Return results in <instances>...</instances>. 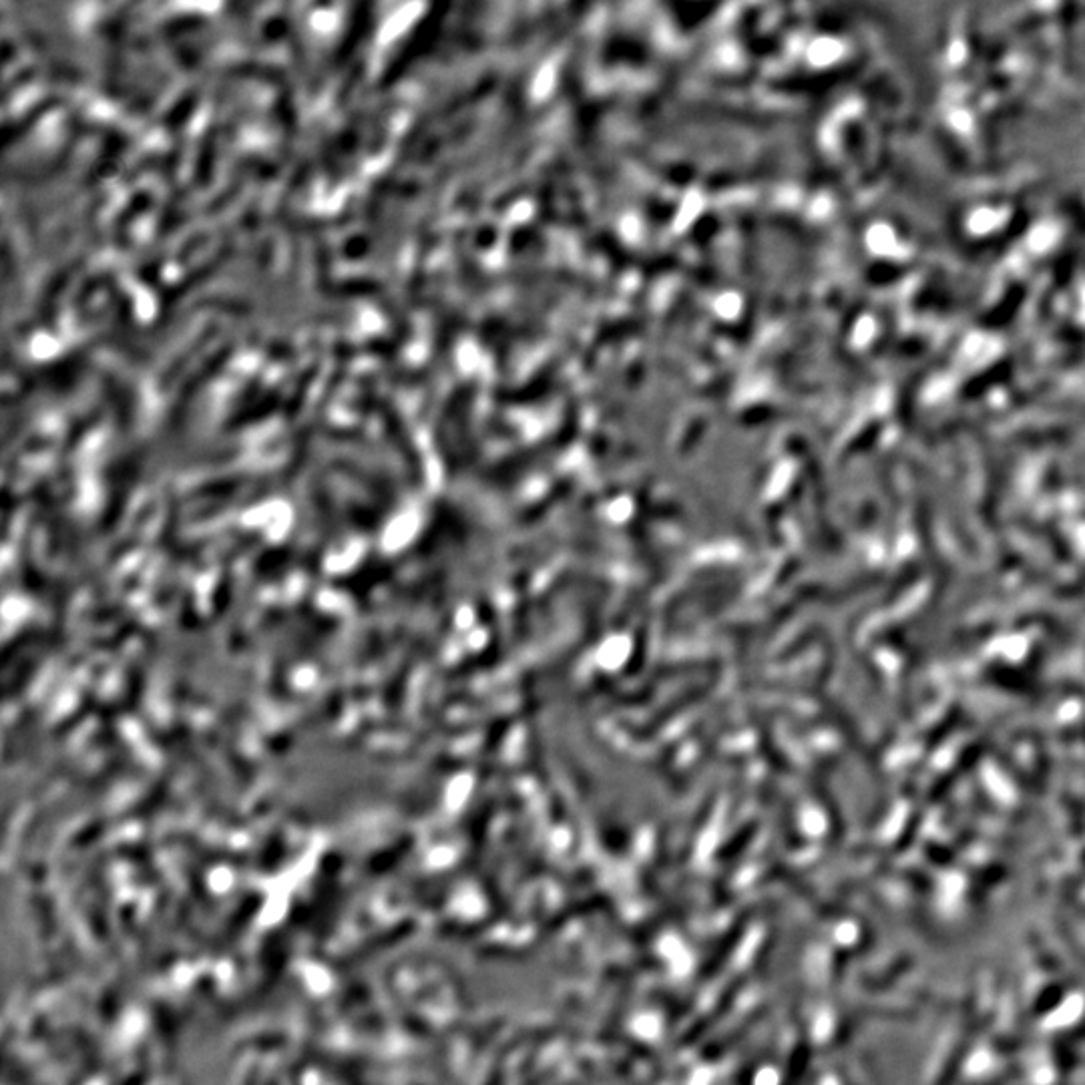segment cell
<instances>
[{"label": "cell", "instance_id": "cell-1", "mask_svg": "<svg viewBox=\"0 0 1085 1085\" xmlns=\"http://www.w3.org/2000/svg\"><path fill=\"white\" fill-rule=\"evenodd\" d=\"M750 921H752L750 913H744V915H740V917L732 923L728 935L714 947V953H712L710 957H706V961L702 963V967H700V971H698V977H700L702 981H708V979H712L714 975H718L720 969L732 959V955H734L738 943H742V939L746 937V931H748Z\"/></svg>", "mask_w": 1085, "mask_h": 1085}]
</instances>
